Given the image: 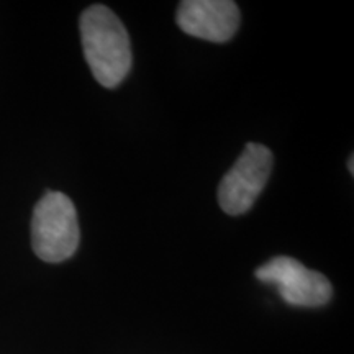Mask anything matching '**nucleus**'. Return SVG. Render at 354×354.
<instances>
[{"label": "nucleus", "instance_id": "f257e3e1", "mask_svg": "<svg viewBox=\"0 0 354 354\" xmlns=\"http://www.w3.org/2000/svg\"><path fill=\"white\" fill-rule=\"evenodd\" d=\"M82 51L102 87L120 86L131 69V43L125 26L109 7L91 6L79 20Z\"/></svg>", "mask_w": 354, "mask_h": 354}, {"label": "nucleus", "instance_id": "f03ea898", "mask_svg": "<svg viewBox=\"0 0 354 354\" xmlns=\"http://www.w3.org/2000/svg\"><path fill=\"white\" fill-rule=\"evenodd\" d=\"M81 230L77 212L63 192L48 190L35 205L32 216V246L44 263H63L77 251Z\"/></svg>", "mask_w": 354, "mask_h": 354}, {"label": "nucleus", "instance_id": "7ed1b4c3", "mask_svg": "<svg viewBox=\"0 0 354 354\" xmlns=\"http://www.w3.org/2000/svg\"><path fill=\"white\" fill-rule=\"evenodd\" d=\"M272 153L259 143H248L218 185V203L228 215H243L254 205L272 171Z\"/></svg>", "mask_w": 354, "mask_h": 354}, {"label": "nucleus", "instance_id": "20e7f679", "mask_svg": "<svg viewBox=\"0 0 354 354\" xmlns=\"http://www.w3.org/2000/svg\"><path fill=\"white\" fill-rule=\"evenodd\" d=\"M254 276L263 284L276 287L282 300L292 307H322L333 295L328 279L289 256L268 261L256 269Z\"/></svg>", "mask_w": 354, "mask_h": 354}, {"label": "nucleus", "instance_id": "39448f33", "mask_svg": "<svg viewBox=\"0 0 354 354\" xmlns=\"http://www.w3.org/2000/svg\"><path fill=\"white\" fill-rule=\"evenodd\" d=\"M176 21L184 33L212 43H227L240 26V8L232 0H184Z\"/></svg>", "mask_w": 354, "mask_h": 354}, {"label": "nucleus", "instance_id": "423d86ee", "mask_svg": "<svg viewBox=\"0 0 354 354\" xmlns=\"http://www.w3.org/2000/svg\"><path fill=\"white\" fill-rule=\"evenodd\" d=\"M349 172H351V174H353V172H354V166H353V156L349 158Z\"/></svg>", "mask_w": 354, "mask_h": 354}]
</instances>
